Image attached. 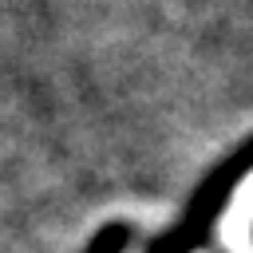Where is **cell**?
<instances>
[{
    "mask_svg": "<svg viewBox=\"0 0 253 253\" xmlns=\"http://www.w3.org/2000/svg\"><path fill=\"white\" fill-rule=\"evenodd\" d=\"M249 221H253V182H245V186H241V194H237L233 210H229V213H225V221H221V241H225L233 253H249V249H253Z\"/></svg>",
    "mask_w": 253,
    "mask_h": 253,
    "instance_id": "6da1fadb",
    "label": "cell"
}]
</instances>
